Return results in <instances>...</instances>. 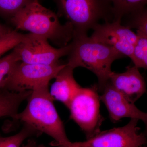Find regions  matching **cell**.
<instances>
[{"instance_id":"obj_5","label":"cell","mask_w":147,"mask_h":147,"mask_svg":"<svg viewBox=\"0 0 147 147\" xmlns=\"http://www.w3.org/2000/svg\"><path fill=\"white\" fill-rule=\"evenodd\" d=\"M100 101L97 88L81 87L69 105L70 118L84 132L86 140L100 131L104 118L100 114Z\"/></svg>"},{"instance_id":"obj_18","label":"cell","mask_w":147,"mask_h":147,"mask_svg":"<svg viewBox=\"0 0 147 147\" xmlns=\"http://www.w3.org/2000/svg\"><path fill=\"white\" fill-rule=\"evenodd\" d=\"M30 1V0H0V15L11 19Z\"/></svg>"},{"instance_id":"obj_4","label":"cell","mask_w":147,"mask_h":147,"mask_svg":"<svg viewBox=\"0 0 147 147\" xmlns=\"http://www.w3.org/2000/svg\"><path fill=\"white\" fill-rule=\"evenodd\" d=\"M59 13L64 16L73 27V36L87 35L90 29L102 20L112 22V1L61 0L57 1Z\"/></svg>"},{"instance_id":"obj_20","label":"cell","mask_w":147,"mask_h":147,"mask_svg":"<svg viewBox=\"0 0 147 147\" xmlns=\"http://www.w3.org/2000/svg\"><path fill=\"white\" fill-rule=\"evenodd\" d=\"M36 131L34 129L25 124V126L17 134L7 137L4 147H21V144L28 137Z\"/></svg>"},{"instance_id":"obj_24","label":"cell","mask_w":147,"mask_h":147,"mask_svg":"<svg viewBox=\"0 0 147 147\" xmlns=\"http://www.w3.org/2000/svg\"><path fill=\"white\" fill-rule=\"evenodd\" d=\"M6 137H0V147H4Z\"/></svg>"},{"instance_id":"obj_6","label":"cell","mask_w":147,"mask_h":147,"mask_svg":"<svg viewBox=\"0 0 147 147\" xmlns=\"http://www.w3.org/2000/svg\"><path fill=\"white\" fill-rule=\"evenodd\" d=\"M65 64L59 63L51 65L33 64L17 63L6 82L3 89L20 92L49 85L52 79Z\"/></svg>"},{"instance_id":"obj_15","label":"cell","mask_w":147,"mask_h":147,"mask_svg":"<svg viewBox=\"0 0 147 147\" xmlns=\"http://www.w3.org/2000/svg\"><path fill=\"white\" fill-rule=\"evenodd\" d=\"M137 38L130 59L134 66L146 69L147 67V34L137 31Z\"/></svg>"},{"instance_id":"obj_10","label":"cell","mask_w":147,"mask_h":147,"mask_svg":"<svg viewBox=\"0 0 147 147\" xmlns=\"http://www.w3.org/2000/svg\"><path fill=\"white\" fill-rule=\"evenodd\" d=\"M100 100L105 104L111 120L114 122L124 118L137 119L147 125V114L129 102L108 82L102 90Z\"/></svg>"},{"instance_id":"obj_23","label":"cell","mask_w":147,"mask_h":147,"mask_svg":"<svg viewBox=\"0 0 147 147\" xmlns=\"http://www.w3.org/2000/svg\"><path fill=\"white\" fill-rule=\"evenodd\" d=\"M36 142L33 139H30L28 141V143L26 145L22 147H37Z\"/></svg>"},{"instance_id":"obj_3","label":"cell","mask_w":147,"mask_h":147,"mask_svg":"<svg viewBox=\"0 0 147 147\" xmlns=\"http://www.w3.org/2000/svg\"><path fill=\"white\" fill-rule=\"evenodd\" d=\"M70 42L71 49L66 64L74 69L80 67L91 71L97 77L98 90L102 91L113 73V62L125 57L88 35L73 36Z\"/></svg>"},{"instance_id":"obj_7","label":"cell","mask_w":147,"mask_h":147,"mask_svg":"<svg viewBox=\"0 0 147 147\" xmlns=\"http://www.w3.org/2000/svg\"><path fill=\"white\" fill-rule=\"evenodd\" d=\"M71 42L65 47L56 48L45 38L32 34H26L25 39L13 49L19 61L33 64L51 65L59 63L62 57L68 55Z\"/></svg>"},{"instance_id":"obj_2","label":"cell","mask_w":147,"mask_h":147,"mask_svg":"<svg viewBox=\"0 0 147 147\" xmlns=\"http://www.w3.org/2000/svg\"><path fill=\"white\" fill-rule=\"evenodd\" d=\"M10 21L16 29L45 38L60 48L68 45L73 38L71 23L61 24L57 15L37 1H31Z\"/></svg>"},{"instance_id":"obj_12","label":"cell","mask_w":147,"mask_h":147,"mask_svg":"<svg viewBox=\"0 0 147 147\" xmlns=\"http://www.w3.org/2000/svg\"><path fill=\"white\" fill-rule=\"evenodd\" d=\"M74 69L66 65L58 72L50 92L54 100L62 102L68 108L72 98L81 87L74 76Z\"/></svg>"},{"instance_id":"obj_16","label":"cell","mask_w":147,"mask_h":147,"mask_svg":"<svg viewBox=\"0 0 147 147\" xmlns=\"http://www.w3.org/2000/svg\"><path fill=\"white\" fill-rule=\"evenodd\" d=\"M121 24L129 29H136L137 31L147 34V10L145 8L122 18Z\"/></svg>"},{"instance_id":"obj_11","label":"cell","mask_w":147,"mask_h":147,"mask_svg":"<svg viewBox=\"0 0 147 147\" xmlns=\"http://www.w3.org/2000/svg\"><path fill=\"white\" fill-rule=\"evenodd\" d=\"M109 82L131 103H135L146 91L144 79L134 66L127 67L123 73L113 72Z\"/></svg>"},{"instance_id":"obj_9","label":"cell","mask_w":147,"mask_h":147,"mask_svg":"<svg viewBox=\"0 0 147 147\" xmlns=\"http://www.w3.org/2000/svg\"><path fill=\"white\" fill-rule=\"evenodd\" d=\"M90 37L96 41L110 46L125 57H131L137 40L136 34L118 21L99 24L93 29Z\"/></svg>"},{"instance_id":"obj_22","label":"cell","mask_w":147,"mask_h":147,"mask_svg":"<svg viewBox=\"0 0 147 147\" xmlns=\"http://www.w3.org/2000/svg\"><path fill=\"white\" fill-rule=\"evenodd\" d=\"M37 147H46L44 145L41 144L37 146ZM58 147H82L81 142H76L72 143L71 145L69 146H58Z\"/></svg>"},{"instance_id":"obj_1","label":"cell","mask_w":147,"mask_h":147,"mask_svg":"<svg viewBox=\"0 0 147 147\" xmlns=\"http://www.w3.org/2000/svg\"><path fill=\"white\" fill-rule=\"evenodd\" d=\"M28 104L21 113L16 115L18 120L36 131L45 133L55 139L57 146H69L70 142L67 136L63 122L54 104L48 85L32 91Z\"/></svg>"},{"instance_id":"obj_13","label":"cell","mask_w":147,"mask_h":147,"mask_svg":"<svg viewBox=\"0 0 147 147\" xmlns=\"http://www.w3.org/2000/svg\"><path fill=\"white\" fill-rule=\"evenodd\" d=\"M32 91L20 92L3 89L0 92V118L10 117L15 119L18 114L19 106L28 98Z\"/></svg>"},{"instance_id":"obj_17","label":"cell","mask_w":147,"mask_h":147,"mask_svg":"<svg viewBox=\"0 0 147 147\" xmlns=\"http://www.w3.org/2000/svg\"><path fill=\"white\" fill-rule=\"evenodd\" d=\"M19 61L14 51L0 59V92L3 90L7 79L14 67Z\"/></svg>"},{"instance_id":"obj_14","label":"cell","mask_w":147,"mask_h":147,"mask_svg":"<svg viewBox=\"0 0 147 147\" xmlns=\"http://www.w3.org/2000/svg\"><path fill=\"white\" fill-rule=\"evenodd\" d=\"M112 3L113 22L121 23L122 18L138 11L146 8V0H113Z\"/></svg>"},{"instance_id":"obj_21","label":"cell","mask_w":147,"mask_h":147,"mask_svg":"<svg viewBox=\"0 0 147 147\" xmlns=\"http://www.w3.org/2000/svg\"><path fill=\"white\" fill-rule=\"evenodd\" d=\"M11 29L0 24V36L6 34L11 30Z\"/></svg>"},{"instance_id":"obj_19","label":"cell","mask_w":147,"mask_h":147,"mask_svg":"<svg viewBox=\"0 0 147 147\" xmlns=\"http://www.w3.org/2000/svg\"><path fill=\"white\" fill-rule=\"evenodd\" d=\"M26 36V34L18 32L15 30H11L6 34L0 36V57L22 42Z\"/></svg>"},{"instance_id":"obj_8","label":"cell","mask_w":147,"mask_h":147,"mask_svg":"<svg viewBox=\"0 0 147 147\" xmlns=\"http://www.w3.org/2000/svg\"><path fill=\"white\" fill-rule=\"evenodd\" d=\"M139 121L130 119L124 126L100 131L91 139L81 142L82 147H143L147 144L146 134L139 132Z\"/></svg>"}]
</instances>
